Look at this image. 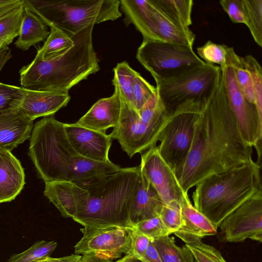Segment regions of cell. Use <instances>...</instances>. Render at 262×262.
Returning a JSON list of instances; mask_svg holds the SVG:
<instances>
[{
  "label": "cell",
  "instance_id": "16",
  "mask_svg": "<svg viewBox=\"0 0 262 262\" xmlns=\"http://www.w3.org/2000/svg\"><path fill=\"white\" fill-rule=\"evenodd\" d=\"M69 142L80 156L98 162H111L108 152L112 138L110 135L82 127L76 123H64Z\"/></svg>",
  "mask_w": 262,
  "mask_h": 262
},
{
  "label": "cell",
  "instance_id": "27",
  "mask_svg": "<svg viewBox=\"0 0 262 262\" xmlns=\"http://www.w3.org/2000/svg\"><path fill=\"white\" fill-rule=\"evenodd\" d=\"M49 35L38 50L33 60H42L59 56L74 46L72 37L60 30L50 27Z\"/></svg>",
  "mask_w": 262,
  "mask_h": 262
},
{
  "label": "cell",
  "instance_id": "36",
  "mask_svg": "<svg viewBox=\"0 0 262 262\" xmlns=\"http://www.w3.org/2000/svg\"><path fill=\"white\" fill-rule=\"evenodd\" d=\"M159 216L171 234L178 231L184 225L181 205L177 202L164 204Z\"/></svg>",
  "mask_w": 262,
  "mask_h": 262
},
{
  "label": "cell",
  "instance_id": "5",
  "mask_svg": "<svg viewBox=\"0 0 262 262\" xmlns=\"http://www.w3.org/2000/svg\"><path fill=\"white\" fill-rule=\"evenodd\" d=\"M195 186L193 206L218 228L227 215L261 190L260 166L253 161L211 174Z\"/></svg>",
  "mask_w": 262,
  "mask_h": 262
},
{
  "label": "cell",
  "instance_id": "48",
  "mask_svg": "<svg viewBox=\"0 0 262 262\" xmlns=\"http://www.w3.org/2000/svg\"><path fill=\"white\" fill-rule=\"evenodd\" d=\"M13 39L11 38H5L0 39V51L3 49L8 47V46L11 44Z\"/></svg>",
  "mask_w": 262,
  "mask_h": 262
},
{
  "label": "cell",
  "instance_id": "39",
  "mask_svg": "<svg viewBox=\"0 0 262 262\" xmlns=\"http://www.w3.org/2000/svg\"><path fill=\"white\" fill-rule=\"evenodd\" d=\"M24 7L0 19V39L18 37Z\"/></svg>",
  "mask_w": 262,
  "mask_h": 262
},
{
  "label": "cell",
  "instance_id": "7",
  "mask_svg": "<svg viewBox=\"0 0 262 262\" xmlns=\"http://www.w3.org/2000/svg\"><path fill=\"white\" fill-rule=\"evenodd\" d=\"M221 76V68L215 64L189 67L155 79L158 96L168 115L187 101L204 104L214 94Z\"/></svg>",
  "mask_w": 262,
  "mask_h": 262
},
{
  "label": "cell",
  "instance_id": "13",
  "mask_svg": "<svg viewBox=\"0 0 262 262\" xmlns=\"http://www.w3.org/2000/svg\"><path fill=\"white\" fill-rule=\"evenodd\" d=\"M81 231L83 235L74 246L75 254L93 253L113 260L130 252L132 229L84 227Z\"/></svg>",
  "mask_w": 262,
  "mask_h": 262
},
{
  "label": "cell",
  "instance_id": "38",
  "mask_svg": "<svg viewBox=\"0 0 262 262\" xmlns=\"http://www.w3.org/2000/svg\"><path fill=\"white\" fill-rule=\"evenodd\" d=\"M133 228L151 239L171 234L164 225L160 216L139 222Z\"/></svg>",
  "mask_w": 262,
  "mask_h": 262
},
{
  "label": "cell",
  "instance_id": "4",
  "mask_svg": "<svg viewBox=\"0 0 262 262\" xmlns=\"http://www.w3.org/2000/svg\"><path fill=\"white\" fill-rule=\"evenodd\" d=\"M94 26L72 37L74 46L51 59L32 60L19 70L21 88L35 91L68 92L71 88L99 70L92 42Z\"/></svg>",
  "mask_w": 262,
  "mask_h": 262
},
{
  "label": "cell",
  "instance_id": "31",
  "mask_svg": "<svg viewBox=\"0 0 262 262\" xmlns=\"http://www.w3.org/2000/svg\"><path fill=\"white\" fill-rule=\"evenodd\" d=\"M228 52L241 91L247 100L255 105L252 79L249 72L242 62L241 57L236 53L232 47H228Z\"/></svg>",
  "mask_w": 262,
  "mask_h": 262
},
{
  "label": "cell",
  "instance_id": "11",
  "mask_svg": "<svg viewBox=\"0 0 262 262\" xmlns=\"http://www.w3.org/2000/svg\"><path fill=\"white\" fill-rule=\"evenodd\" d=\"M121 101L119 121L110 135L112 139L118 140L122 149L132 158L137 153L142 154L156 146L168 115L157 120L147 122L141 119L136 111Z\"/></svg>",
  "mask_w": 262,
  "mask_h": 262
},
{
  "label": "cell",
  "instance_id": "35",
  "mask_svg": "<svg viewBox=\"0 0 262 262\" xmlns=\"http://www.w3.org/2000/svg\"><path fill=\"white\" fill-rule=\"evenodd\" d=\"M157 93L156 87L148 83L138 73L133 85V107L138 112Z\"/></svg>",
  "mask_w": 262,
  "mask_h": 262
},
{
  "label": "cell",
  "instance_id": "6",
  "mask_svg": "<svg viewBox=\"0 0 262 262\" xmlns=\"http://www.w3.org/2000/svg\"><path fill=\"white\" fill-rule=\"evenodd\" d=\"M24 6L49 27L72 37L86 28L120 17L118 0H24Z\"/></svg>",
  "mask_w": 262,
  "mask_h": 262
},
{
  "label": "cell",
  "instance_id": "24",
  "mask_svg": "<svg viewBox=\"0 0 262 262\" xmlns=\"http://www.w3.org/2000/svg\"><path fill=\"white\" fill-rule=\"evenodd\" d=\"M47 26L34 12L24 6L18 38L14 45L22 51L44 41L49 35Z\"/></svg>",
  "mask_w": 262,
  "mask_h": 262
},
{
  "label": "cell",
  "instance_id": "42",
  "mask_svg": "<svg viewBox=\"0 0 262 262\" xmlns=\"http://www.w3.org/2000/svg\"><path fill=\"white\" fill-rule=\"evenodd\" d=\"M19 87L0 82V112L9 107L19 94Z\"/></svg>",
  "mask_w": 262,
  "mask_h": 262
},
{
  "label": "cell",
  "instance_id": "43",
  "mask_svg": "<svg viewBox=\"0 0 262 262\" xmlns=\"http://www.w3.org/2000/svg\"><path fill=\"white\" fill-rule=\"evenodd\" d=\"M24 7V0H0V19Z\"/></svg>",
  "mask_w": 262,
  "mask_h": 262
},
{
  "label": "cell",
  "instance_id": "19",
  "mask_svg": "<svg viewBox=\"0 0 262 262\" xmlns=\"http://www.w3.org/2000/svg\"><path fill=\"white\" fill-rule=\"evenodd\" d=\"M33 121L9 107L0 112V147L10 151L29 139Z\"/></svg>",
  "mask_w": 262,
  "mask_h": 262
},
{
  "label": "cell",
  "instance_id": "30",
  "mask_svg": "<svg viewBox=\"0 0 262 262\" xmlns=\"http://www.w3.org/2000/svg\"><path fill=\"white\" fill-rule=\"evenodd\" d=\"M245 25L255 42L262 47V0H243Z\"/></svg>",
  "mask_w": 262,
  "mask_h": 262
},
{
  "label": "cell",
  "instance_id": "2",
  "mask_svg": "<svg viewBox=\"0 0 262 262\" xmlns=\"http://www.w3.org/2000/svg\"><path fill=\"white\" fill-rule=\"evenodd\" d=\"M30 138L29 156L45 183L67 181L83 185L121 168L111 161L98 162L79 155L69 141L64 123L54 115L37 122Z\"/></svg>",
  "mask_w": 262,
  "mask_h": 262
},
{
  "label": "cell",
  "instance_id": "33",
  "mask_svg": "<svg viewBox=\"0 0 262 262\" xmlns=\"http://www.w3.org/2000/svg\"><path fill=\"white\" fill-rule=\"evenodd\" d=\"M57 247L55 241H38L26 250L12 255L8 262H34L49 257Z\"/></svg>",
  "mask_w": 262,
  "mask_h": 262
},
{
  "label": "cell",
  "instance_id": "25",
  "mask_svg": "<svg viewBox=\"0 0 262 262\" xmlns=\"http://www.w3.org/2000/svg\"><path fill=\"white\" fill-rule=\"evenodd\" d=\"M153 14L162 41L193 48L195 35L189 28L176 25L166 18L152 4Z\"/></svg>",
  "mask_w": 262,
  "mask_h": 262
},
{
  "label": "cell",
  "instance_id": "17",
  "mask_svg": "<svg viewBox=\"0 0 262 262\" xmlns=\"http://www.w3.org/2000/svg\"><path fill=\"white\" fill-rule=\"evenodd\" d=\"M121 105L119 92L115 88L111 97L98 100L76 123L88 129L105 133L107 129L118 124Z\"/></svg>",
  "mask_w": 262,
  "mask_h": 262
},
{
  "label": "cell",
  "instance_id": "45",
  "mask_svg": "<svg viewBox=\"0 0 262 262\" xmlns=\"http://www.w3.org/2000/svg\"><path fill=\"white\" fill-rule=\"evenodd\" d=\"M79 262H113V260L102 255L90 253L81 256Z\"/></svg>",
  "mask_w": 262,
  "mask_h": 262
},
{
  "label": "cell",
  "instance_id": "28",
  "mask_svg": "<svg viewBox=\"0 0 262 262\" xmlns=\"http://www.w3.org/2000/svg\"><path fill=\"white\" fill-rule=\"evenodd\" d=\"M162 262H195L193 255L186 246H178L169 235L151 239Z\"/></svg>",
  "mask_w": 262,
  "mask_h": 262
},
{
  "label": "cell",
  "instance_id": "37",
  "mask_svg": "<svg viewBox=\"0 0 262 262\" xmlns=\"http://www.w3.org/2000/svg\"><path fill=\"white\" fill-rule=\"evenodd\" d=\"M226 47L208 40L204 45L196 49L199 57L205 63L217 64L223 67L225 62Z\"/></svg>",
  "mask_w": 262,
  "mask_h": 262
},
{
  "label": "cell",
  "instance_id": "22",
  "mask_svg": "<svg viewBox=\"0 0 262 262\" xmlns=\"http://www.w3.org/2000/svg\"><path fill=\"white\" fill-rule=\"evenodd\" d=\"M126 25L133 24L142 34L143 40L162 41L155 24L150 0H121Z\"/></svg>",
  "mask_w": 262,
  "mask_h": 262
},
{
  "label": "cell",
  "instance_id": "14",
  "mask_svg": "<svg viewBox=\"0 0 262 262\" xmlns=\"http://www.w3.org/2000/svg\"><path fill=\"white\" fill-rule=\"evenodd\" d=\"M141 156V171L155 188L164 204L177 202L181 205L189 199L174 173L161 157L157 146Z\"/></svg>",
  "mask_w": 262,
  "mask_h": 262
},
{
  "label": "cell",
  "instance_id": "8",
  "mask_svg": "<svg viewBox=\"0 0 262 262\" xmlns=\"http://www.w3.org/2000/svg\"><path fill=\"white\" fill-rule=\"evenodd\" d=\"M203 105L193 101L180 105L168 115L164 125L157 148L176 177L181 171L190 150L194 124Z\"/></svg>",
  "mask_w": 262,
  "mask_h": 262
},
{
  "label": "cell",
  "instance_id": "12",
  "mask_svg": "<svg viewBox=\"0 0 262 262\" xmlns=\"http://www.w3.org/2000/svg\"><path fill=\"white\" fill-rule=\"evenodd\" d=\"M220 228L225 241L262 242V192L259 190L227 215Z\"/></svg>",
  "mask_w": 262,
  "mask_h": 262
},
{
  "label": "cell",
  "instance_id": "44",
  "mask_svg": "<svg viewBox=\"0 0 262 262\" xmlns=\"http://www.w3.org/2000/svg\"><path fill=\"white\" fill-rule=\"evenodd\" d=\"M139 258L143 262H162L156 248L151 242V240L144 255Z\"/></svg>",
  "mask_w": 262,
  "mask_h": 262
},
{
  "label": "cell",
  "instance_id": "3",
  "mask_svg": "<svg viewBox=\"0 0 262 262\" xmlns=\"http://www.w3.org/2000/svg\"><path fill=\"white\" fill-rule=\"evenodd\" d=\"M140 166L121 168L81 185L88 192L73 220L84 227L132 229L129 212L136 194Z\"/></svg>",
  "mask_w": 262,
  "mask_h": 262
},
{
  "label": "cell",
  "instance_id": "9",
  "mask_svg": "<svg viewBox=\"0 0 262 262\" xmlns=\"http://www.w3.org/2000/svg\"><path fill=\"white\" fill-rule=\"evenodd\" d=\"M228 48L227 46L225 64L220 67L227 100L243 140L255 147L257 163H260L262 117L256 106L247 100L237 84Z\"/></svg>",
  "mask_w": 262,
  "mask_h": 262
},
{
  "label": "cell",
  "instance_id": "20",
  "mask_svg": "<svg viewBox=\"0 0 262 262\" xmlns=\"http://www.w3.org/2000/svg\"><path fill=\"white\" fill-rule=\"evenodd\" d=\"M25 184L24 169L11 151L0 147V203L15 199Z\"/></svg>",
  "mask_w": 262,
  "mask_h": 262
},
{
  "label": "cell",
  "instance_id": "1",
  "mask_svg": "<svg viewBox=\"0 0 262 262\" xmlns=\"http://www.w3.org/2000/svg\"><path fill=\"white\" fill-rule=\"evenodd\" d=\"M252 153L240 134L221 76L214 94L202 106L178 181L188 194L206 177L253 162Z\"/></svg>",
  "mask_w": 262,
  "mask_h": 262
},
{
  "label": "cell",
  "instance_id": "47",
  "mask_svg": "<svg viewBox=\"0 0 262 262\" xmlns=\"http://www.w3.org/2000/svg\"><path fill=\"white\" fill-rule=\"evenodd\" d=\"M115 262H143V261L133 254H128Z\"/></svg>",
  "mask_w": 262,
  "mask_h": 262
},
{
  "label": "cell",
  "instance_id": "23",
  "mask_svg": "<svg viewBox=\"0 0 262 262\" xmlns=\"http://www.w3.org/2000/svg\"><path fill=\"white\" fill-rule=\"evenodd\" d=\"M181 210L184 225L173 233L178 237L181 239L186 237L203 238L216 234L217 228L192 205L189 198L181 205Z\"/></svg>",
  "mask_w": 262,
  "mask_h": 262
},
{
  "label": "cell",
  "instance_id": "34",
  "mask_svg": "<svg viewBox=\"0 0 262 262\" xmlns=\"http://www.w3.org/2000/svg\"><path fill=\"white\" fill-rule=\"evenodd\" d=\"M241 61L249 72L252 82L255 104L259 115L262 117V68L252 55L241 57Z\"/></svg>",
  "mask_w": 262,
  "mask_h": 262
},
{
  "label": "cell",
  "instance_id": "21",
  "mask_svg": "<svg viewBox=\"0 0 262 262\" xmlns=\"http://www.w3.org/2000/svg\"><path fill=\"white\" fill-rule=\"evenodd\" d=\"M163 205L156 190L140 169L138 188L129 212L132 228L139 222L159 216Z\"/></svg>",
  "mask_w": 262,
  "mask_h": 262
},
{
  "label": "cell",
  "instance_id": "41",
  "mask_svg": "<svg viewBox=\"0 0 262 262\" xmlns=\"http://www.w3.org/2000/svg\"><path fill=\"white\" fill-rule=\"evenodd\" d=\"M151 240L146 236L132 228V248L129 254H133L139 257H142L145 254Z\"/></svg>",
  "mask_w": 262,
  "mask_h": 262
},
{
  "label": "cell",
  "instance_id": "29",
  "mask_svg": "<svg viewBox=\"0 0 262 262\" xmlns=\"http://www.w3.org/2000/svg\"><path fill=\"white\" fill-rule=\"evenodd\" d=\"M113 84L120 93L121 100L131 108L133 107L132 89L134 79L138 72L124 61L114 68Z\"/></svg>",
  "mask_w": 262,
  "mask_h": 262
},
{
  "label": "cell",
  "instance_id": "18",
  "mask_svg": "<svg viewBox=\"0 0 262 262\" xmlns=\"http://www.w3.org/2000/svg\"><path fill=\"white\" fill-rule=\"evenodd\" d=\"M43 193L63 217L73 219L88 190L72 182L54 181L45 183Z\"/></svg>",
  "mask_w": 262,
  "mask_h": 262
},
{
  "label": "cell",
  "instance_id": "46",
  "mask_svg": "<svg viewBox=\"0 0 262 262\" xmlns=\"http://www.w3.org/2000/svg\"><path fill=\"white\" fill-rule=\"evenodd\" d=\"M74 255L75 254L58 258H53L49 256L34 262H67L73 258Z\"/></svg>",
  "mask_w": 262,
  "mask_h": 262
},
{
  "label": "cell",
  "instance_id": "40",
  "mask_svg": "<svg viewBox=\"0 0 262 262\" xmlns=\"http://www.w3.org/2000/svg\"><path fill=\"white\" fill-rule=\"evenodd\" d=\"M220 4L232 23L245 25V13L243 0H221Z\"/></svg>",
  "mask_w": 262,
  "mask_h": 262
},
{
  "label": "cell",
  "instance_id": "10",
  "mask_svg": "<svg viewBox=\"0 0 262 262\" xmlns=\"http://www.w3.org/2000/svg\"><path fill=\"white\" fill-rule=\"evenodd\" d=\"M136 57L155 80L189 67L205 63L193 48L163 41L143 40Z\"/></svg>",
  "mask_w": 262,
  "mask_h": 262
},
{
  "label": "cell",
  "instance_id": "15",
  "mask_svg": "<svg viewBox=\"0 0 262 262\" xmlns=\"http://www.w3.org/2000/svg\"><path fill=\"white\" fill-rule=\"evenodd\" d=\"M70 99L68 92L35 91L19 88L18 95L9 107L34 121L54 114L66 106Z\"/></svg>",
  "mask_w": 262,
  "mask_h": 262
},
{
  "label": "cell",
  "instance_id": "26",
  "mask_svg": "<svg viewBox=\"0 0 262 262\" xmlns=\"http://www.w3.org/2000/svg\"><path fill=\"white\" fill-rule=\"evenodd\" d=\"M156 7L169 20L184 28L192 24V0H151Z\"/></svg>",
  "mask_w": 262,
  "mask_h": 262
},
{
  "label": "cell",
  "instance_id": "32",
  "mask_svg": "<svg viewBox=\"0 0 262 262\" xmlns=\"http://www.w3.org/2000/svg\"><path fill=\"white\" fill-rule=\"evenodd\" d=\"M182 240L191 251L195 262H227L217 249L203 243L201 238L186 237Z\"/></svg>",
  "mask_w": 262,
  "mask_h": 262
},
{
  "label": "cell",
  "instance_id": "49",
  "mask_svg": "<svg viewBox=\"0 0 262 262\" xmlns=\"http://www.w3.org/2000/svg\"><path fill=\"white\" fill-rule=\"evenodd\" d=\"M81 256L79 254H75L74 256L71 260L67 262H79Z\"/></svg>",
  "mask_w": 262,
  "mask_h": 262
}]
</instances>
